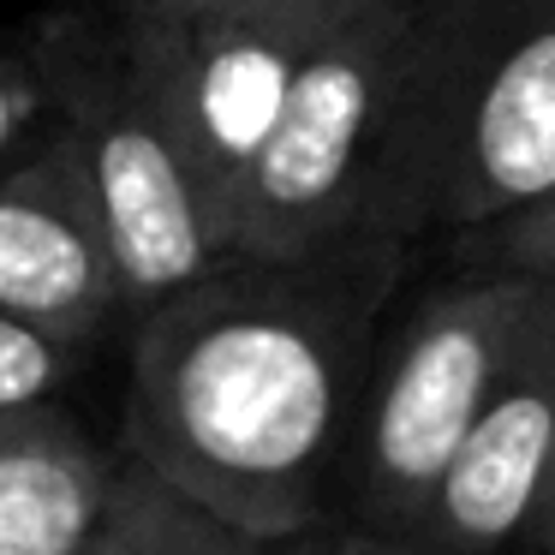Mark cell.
I'll list each match as a JSON object with an SVG mask.
<instances>
[{
	"instance_id": "4fadbf2b",
	"label": "cell",
	"mask_w": 555,
	"mask_h": 555,
	"mask_svg": "<svg viewBox=\"0 0 555 555\" xmlns=\"http://www.w3.org/2000/svg\"><path fill=\"white\" fill-rule=\"evenodd\" d=\"M251 555H359V538H347V543H328V538H311V531H293V538L251 543Z\"/></svg>"
},
{
	"instance_id": "277c9868",
	"label": "cell",
	"mask_w": 555,
	"mask_h": 555,
	"mask_svg": "<svg viewBox=\"0 0 555 555\" xmlns=\"http://www.w3.org/2000/svg\"><path fill=\"white\" fill-rule=\"evenodd\" d=\"M49 90L85 156L126 317L216 269L228 257V228L138 18L126 13L108 37H85L61 54L49 66Z\"/></svg>"
},
{
	"instance_id": "9a60e30c",
	"label": "cell",
	"mask_w": 555,
	"mask_h": 555,
	"mask_svg": "<svg viewBox=\"0 0 555 555\" xmlns=\"http://www.w3.org/2000/svg\"><path fill=\"white\" fill-rule=\"evenodd\" d=\"M359 555H412V550H400V543H383V538H364L359 531ZM495 555H550V550H538V543H526V550H495Z\"/></svg>"
},
{
	"instance_id": "3957f363",
	"label": "cell",
	"mask_w": 555,
	"mask_h": 555,
	"mask_svg": "<svg viewBox=\"0 0 555 555\" xmlns=\"http://www.w3.org/2000/svg\"><path fill=\"white\" fill-rule=\"evenodd\" d=\"M400 96V0H376L335 25L293 73L275 126L240 173L228 257L311 263L376 240Z\"/></svg>"
},
{
	"instance_id": "7c38bea8",
	"label": "cell",
	"mask_w": 555,
	"mask_h": 555,
	"mask_svg": "<svg viewBox=\"0 0 555 555\" xmlns=\"http://www.w3.org/2000/svg\"><path fill=\"white\" fill-rule=\"evenodd\" d=\"M37 90L42 85H37V73H30V66H18V61H7V54H0V162L30 144L25 126H30V114H37Z\"/></svg>"
},
{
	"instance_id": "2e32d148",
	"label": "cell",
	"mask_w": 555,
	"mask_h": 555,
	"mask_svg": "<svg viewBox=\"0 0 555 555\" xmlns=\"http://www.w3.org/2000/svg\"><path fill=\"white\" fill-rule=\"evenodd\" d=\"M340 7H347V13H359V7H376V0H340Z\"/></svg>"
},
{
	"instance_id": "52a82bcc",
	"label": "cell",
	"mask_w": 555,
	"mask_h": 555,
	"mask_svg": "<svg viewBox=\"0 0 555 555\" xmlns=\"http://www.w3.org/2000/svg\"><path fill=\"white\" fill-rule=\"evenodd\" d=\"M555 448V293L483 412L442 466L418 526L395 538L412 555H495L531 538Z\"/></svg>"
},
{
	"instance_id": "30bf717a",
	"label": "cell",
	"mask_w": 555,
	"mask_h": 555,
	"mask_svg": "<svg viewBox=\"0 0 555 555\" xmlns=\"http://www.w3.org/2000/svg\"><path fill=\"white\" fill-rule=\"evenodd\" d=\"M460 251L478 263V275H555V185L514 216L466 233Z\"/></svg>"
},
{
	"instance_id": "8992f818",
	"label": "cell",
	"mask_w": 555,
	"mask_h": 555,
	"mask_svg": "<svg viewBox=\"0 0 555 555\" xmlns=\"http://www.w3.org/2000/svg\"><path fill=\"white\" fill-rule=\"evenodd\" d=\"M126 311L78 138L61 120L0 162V317L85 352Z\"/></svg>"
},
{
	"instance_id": "8fae6325",
	"label": "cell",
	"mask_w": 555,
	"mask_h": 555,
	"mask_svg": "<svg viewBox=\"0 0 555 555\" xmlns=\"http://www.w3.org/2000/svg\"><path fill=\"white\" fill-rule=\"evenodd\" d=\"M78 371V352L61 340L37 335V328L0 317V412L7 406H42L54 388Z\"/></svg>"
},
{
	"instance_id": "7a4b0ae2",
	"label": "cell",
	"mask_w": 555,
	"mask_h": 555,
	"mask_svg": "<svg viewBox=\"0 0 555 555\" xmlns=\"http://www.w3.org/2000/svg\"><path fill=\"white\" fill-rule=\"evenodd\" d=\"M555 185V0H400L376 240H454Z\"/></svg>"
},
{
	"instance_id": "5b68a950",
	"label": "cell",
	"mask_w": 555,
	"mask_h": 555,
	"mask_svg": "<svg viewBox=\"0 0 555 555\" xmlns=\"http://www.w3.org/2000/svg\"><path fill=\"white\" fill-rule=\"evenodd\" d=\"M555 275H472L430 293L371 364L352 424V507L364 538H406L460 436L543 317Z\"/></svg>"
},
{
	"instance_id": "6da1fadb",
	"label": "cell",
	"mask_w": 555,
	"mask_h": 555,
	"mask_svg": "<svg viewBox=\"0 0 555 555\" xmlns=\"http://www.w3.org/2000/svg\"><path fill=\"white\" fill-rule=\"evenodd\" d=\"M400 263L395 240L311 263L221 257L132 311L126 460L251 543L311 531L352 448Z\"/></svg>"
},
{
	"instance_id": "5bb4252c",
	"label": "cell",
	"mask_w": 555,
	"mask_h": 555,
	"mask_svg": "<svg viewBox=\"0 0 555 555\" xmlns=\"http://www.w3.org/2000/svg\"><path fill=\"white\" fill-rule=\"evenodd\" d=\"M531 543L555 555V448H550V478H543V495H538V514H531Z\"/></svg>"
},
{
	"instance_id": "9c48e42d",
	"label": "cell",
	"mask_w": 555,
	"mask_h": 555,
	"mask_svg": "<svg viewBox=\"0 0 555 555\" xmlns=\"http://www.w3.org/2000/svg\"><path fill=\"white\" fill-rule=\"evenodd\" d=\"M85 555H251V538L197 514L132 460H114L108 502H102L96 538Z\"/></svg>"
},
{
	"instance_id": "ba28073f",
	"label": "cell",
	"mask_w": 555,
	"mask_h": 555,
	"mask_svg": "<svg viewBox=\"0 0 555 555\" xmlns=\"http://www.w3.org/2000/svg\"><path fill=\"white\" fill-rule=\"evenodd\" d=\"M114 460L54 400L0 412V555H85Z\"/></svg>"
}]
</instances>
